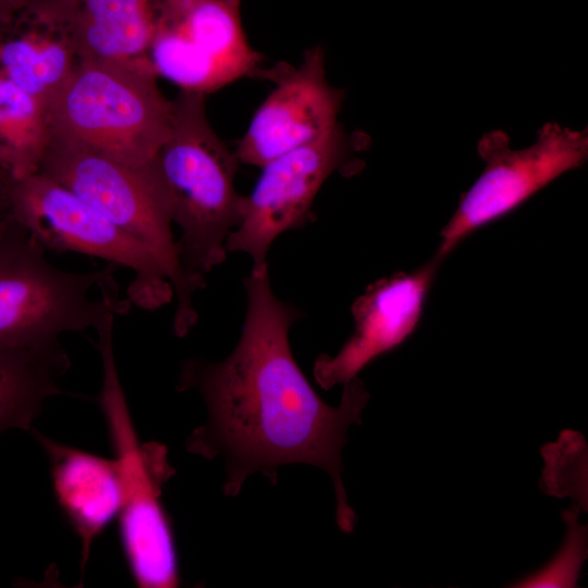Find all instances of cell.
I'll return each instance as SVG.
<instances>
[{
	"label": "cell",
	"mask_w": 588,
	"mask_h": 588,
	"mask_svg": "<svg viewBox=\"0 0 588 588\" xmlns=\"http://www.w3.org/2000/svg\"><path fill=\"white\" fill-rule=\"evenodd\" d=\"M247 307L240 340L222 360L188 358L181 364L177 391H196L207 419L186 439V449L206 460H224L223 491L240 493L246 479L262 474L272 485L289 464L324 470L335 491V517L352 532L355 512L342 482V449L350 426L362 422L369 392L358 377L343 384L338 406L327 404L301 370L290 346L292 324L303 317L272 291L268 268L243 279Z\"/></svg>",
	"instance_id": "1"
},
{
	"label": "cell",
	"mask_w": 588,
	"mask_h": 588,
	"mask_svg": "<svg viewBox=\"0 0 588 588\" xmlns=\"http://www.w3.org/2000/svg\"><path fill=\"white\" fill-rule=\"evenodd\" d=\"M201 93L172 99L170 132L149 161L166 195L184 269L205 283L226 258L225 242L242 220L235 188L240 161L212 128Z\"/></svg>",
	"instance_id": "2"
},
{
	"label": "cell",
	"mask_w": 588,
	"mask_h": 588,
	"mask_svg": "<svg viewBox=\"0 0 588 588\" xmlns=\"http://www.w3.org/2000/svg\"><path fill=\"white\" fill-rule=\"evenodd\" d=\"M117 268L73 272L53 266L11 215L0 224V350L47 345L125 315L132 304L117 292Z\"/></svg>",
	"instance_id": "3"
},
{
	"label": "cell",
	"mask_w": 588,
	"mask_h": 588,
	"mask_svg": "<svg viewBox=\"0 0 588 588\" xmlns=\"http://www.w3.org/2000/svg\"><path fill=\"white\" fill-rule=\"evenodd\" d=\"M148 59L78 60L48 107L51 138L130 167H143L166 140L172 100Z\"/></svg>",
	"instance_id": "4"
},
{
	"label": "cell",
	"mask_w": 588,
	"mask_h": 588,
	"mask_svg": "<svg viewBox=\"0 0 588 588\" xmlns=\"http://www.w3.org/2000/svg\"><path fill=\"white\" fill-rule=\"evenodd\" d=\"M102 379L98 396L114 451L123 503L120 535L133 579L143 588H173L181 583L172 524L162 502L173 476L164 445L142 443L131 419L113 350V323L97 330Z\"/></svg>",
	"instance_id": "5"
},
{
	"label": "cell",
	"mask_w": 588,
	"mask_h": 588,
	"mask_svg": "<svg viewBox=\"0 0 588 588\" xmlns=\"http://www.w3.org/2000/svg\"><path fill=\"white\" fill-rule=\"evenodd\" d=\"M36 171L63 185L145 246L172 285V330L185 336L196 324L194 294L206 286L184 269L166 195L149 163L130 167L51 138Z\"/></svg>",
	"instance_id": "6"
},
{
	"label": "cell",
	"mask_w": 588,
	"mask_h": 588,
	"mask_svg": "<svg viewBox=\"0 0 588 588\" xmlns=\"http://www.w3.org/2000/svg\"><path fill=\"white\" fill-rule=\"evenodd\" d=\"M8 198L12 217L46 250L84 254L130 269L126 297L132 305L156 310L174 297L166 272L145 246L52 179L38 171L9 172Z\"/></svg>",
	"instance_id": "7"
},
{
	"label": "cell",
	"mask_w": 588,
	"mask_h": 588,
	"mask_svg": "<svg viewBox=\"0 0 588 588\" xmlns=\"http://www.w3.org/2000/svg\"><path fill=\"white\" fill-rule=\"evenodd\" d=\"M147 58L158 76L204 95L260 74L240 0H157Z\"/></svg>",
	"instance_id": "8"
},
{
	"label": "cell",
	"mask_w": 588,
	"mask_h": 588,
	"mask_svg": "<svg viewBox=\"0 0 588 588\" xmlns=\"http://www.w3.org/2000/svg\"><path fill=\"white\" fill-rule=\"evenodd\" d=\"M478 154L485 168L440 233L434 256L440 261L468 234L510 213L563 173L583 166L588 157V133L587 128L548 122L534 144L512 149L506 133L491 131L479 139Z\"/></svg>",
	"instance_id": "9"
},
{
	"label": "cell",
	"mask_w": 588,
	"mask_h": 588,
	"mask_svg": "<svg viewBox=\"0 0 588 588\" xmlns=\"http://www.w3.org/2000/svg\"><path fill=\"white\" fill-rule=\"evenodd\" d=\"M352 144L339 124L318 139L266 164L248 195L242 220L225 242L226 252L247 254L252 271L268 268L269 249L282 233L311 222L313 205L324 182L350 163Z\"/></svg>",
	"instance_id": "10"
},
{
	"label": "cell",
	"mask_w": 588,
	"mask_h": 588,
	"mask_svg": "<svg viewBox=\"0 0 588 588\" xmlns=\"http://www.w3.org/2000/svg\"><path fill=\"white\" fill-rule=\"evenodd\" d=\"M324 61V49L316 46L296 66L284 64L268 73L274 87L236 145L240 163L261 168L339 125L344 94L328 82Z\"/></svg>",
	"instance_id": "11"
},
{
	"label": "cell",
	"mask_w": 588,
	"mask_h": 588,
	"mask_svg": "<svg viewBox=\"0 0 588 588\" xmlns=\"http://www.w3.org/2000/svg\"><path fill=\"white\" fill-rule=\"evenodd\" d=\"M440 262L433 257L412 272L382 278L366 287L352 304L351 338L335 355L321 354L314 364V378L322 389L357 377L368 364L414 332Z\"/></svg>",
	"instance_id": "12"
},
{
	"label": "cell",
	"mask_w": 588,
	"mask_h": 588,
	"mask_svg": "<svg viewBox=\"0 0 588 588\" xmlns=\"http://www.w3.org/2000/svg\"><path fill=\"white\" fill-rule=\"evenodd\" d=\"M30 431L47 454L58 504L81 541L83 571L94 542L122 509L117 462Z\"/></svg>",
	"instance_id": "13"
},
{
	"label": "cell",
	"mask_w": 588,
	"mask_h": 588,
	"mask_svg": "<svg viewBox=\"0 0 588 588\" xmlns=\"http://www.w3.org/2000/svg\"><path fill=\"white\" fill-rule=\"evenodd\" d=\"M157 0H83L57 26L78 60L148 59Z\"/></svg>",
	"instance_id": "14"
},
{
	"label": "cell",
	"mask_w": 588,
	"mask_h": 588,
	"mask_svg": "<svg viewBox=\"0 0 588 588\" xmlns=\"http://www.w3.org/2000/svg\"><path fill=\"white\" fill-rule=\"evenodd\" d=\"M70 366L60 341L0 350V434L12 429L30 431L46 401L64 393L60 381Z\"/></svg>",
	"instance_id": "15"
},
{
	"label": "cell",
	"mask_w": 588,
	"mask_h": 588,
	"mask_svg": "<svg viewBox=\"0 0 588 588\" xmlns=\"http://www.w3.org/2000/svg\"><path fill=\"white\" fill-rule=\"evenodd\" d=\"M37 22L38 27L1 42L0 71L48 110L78 58L59 26Z\"/></svg>",
	"instance_id": "16"
},
{
	"label": "cell",
	"mask_w": 588,
	"mask_h": 588,
	"mask_svg": "<svg viewBox=\"0 0 588 588\" xmlns=\"http://www.w3.org/2000/svg\"><path fill=\"white\" fill-rule=\"evenodd\" d=\"M50 142L47 107L0 71V150L10 172L36 171Z\"/></svg>",
	"instance_id": "17"
},
{
	"label": "cell",
	"mask_w": 588,
	"mask_h": 588,
	"mask_svg": "<svg viewBox=\"0 0 588 588\" xmlns=\"http://www.w3.org/2000/svg\"><path fill=\"white\" fill-rule=\"evenodd\" d=\"M36 3L37 0H0V27L23 12L32 13Z\"/></svg>",
	"instance_id": "18"
},
{
	"label": "cell",
	"mask_w": 588,
	"mask_h": 588,
	"mask_svg": "<svg viewBox=\"0 0 588 588\" xmlns=\"http://www.w3.org/2000/svg\"><path fill=\"white\" fill-rule=\"evenodd\" d=\"M9 170L0 166V224L11 216L8 198V176Z\"/></svg>",
	"instance_id": "19"
},
{
	"label": "cell",
	"mask_w": 588,
	"mask_h": 588,
	"mask_svg": "<svg viewBox=\"0 0 588 588\" xmlns=\"http://www.w3.org/2000/svg\"><path fill=\"white\" fill-rule=\"evenodd\" d=\"M0 166H3L4 168H7L10 171L7 159H5L4 155L1 152V150H0Z\"/></svg>",
	"instance_id": "20"
},
{
	"label": "cell",
	"mask_w": 588,
	"mask_h": 588,
	"mask_svg": "<svg viewBox=\"0 0 588 588\" xmlns=\"http://www.w3.org/2000/svg\"><path fill=\"white\" fill-rule=\"evenodd\" d=\"M1 42H2V40H0V49H1Z\"/></svg>",
	"instance_id": "21"
}]
</instances>
